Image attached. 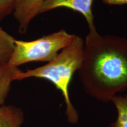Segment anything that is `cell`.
Here are the masks:
<instances>
[{
	"mask_svg": "<svg viewBox=\"0 0 127 127\" xmlns=\"http://www.w3.org/2000/svg\"><path fill=\"white\" fill-rule=\"evenodd\" d=\"M94 0H45L41 5L39 14L59 8H66L82 14L88 23L90 32L88 34L97 33L94 24L93 13V4Z\"/></svg>",
	"mask_w": 127,
	"mask_h": 127,
	"instance_id": "277c9868",
	"label": "cell"
},
{
	"mask_svg": "<svg viewBox=\"0 0 127 127\" xmlns=\"http://www.w3.org/2000/svg\"><path fill=\"white\" fill-rule=\"evenodd\" d=\"M117 111V118L109 127H127V94L117 95L111 100Z\"/></svg>",
	"mask_w": 127,
	"mask_h": 127,
	"instance_id": "ba28073f",
	"label": "cell"
},
{
	"mask_svg": "<svg viewBox=\"0 0 127 127\" xmlns=\"http://www.w3.org/2000/svg\"><path fill=\"white\" fill-rule=\"evenodd\" d=\"M15 40L0 26V62L8 63L13 52Z\"/></svg>",
	"mask_w": 127,
	"mask_h": 127,
	"instance_id": "9c48e42d",
	"label": "cell"
},
{
	"mask_svg": "<svg viewBox=\"0 0 127 127\" xmlns=\"http://www.w3.org/2000/svg\"><path fill=\"white\" fill-rule=\"evenodd\" d=\"M84 48L83 39L75 35L72 42L59 52L54 59L44 65L21 71L17 77V81L38 78L52 82L63 94L66 105V119L72 124L78 123L79 117L69 98V85L73 75L81 64Z\"/></svg>",
	"mask_w": 127,
	"mask_h": 127,
	"instance_id": "7a4b0ae2",
	"label": "cell"
},
{
	"mask_svg": "<svg viewBox=\"0 0 127 127\" xmlns=\"http://www.w3.org/2000/svg\"><path fill=\"white\" fill-rule=\"evenodd\" d=\"M16 0H0V21L12 14Z\"/></svg>",
	"mask_w": 127,
	"mask_h": 127,
	"instance_id": "30bf717a",
	"label": "cell"
},
{
	"mask_svg": "<svg viewBox=\"0 0 127 127\" xmlns=\"http://www.w3.org/2000/svg\"><path fill=\"white\" fill-rule=\"evenodd\" d=\"M78 73L87 94L111 102L127 88V38L88 34Z\"/></svg>",
	"mask_w": 127,
	"mask_h": 127,
	"instance_id": "6da1fadb",
	"label": "cell"
},
{
	"mask_svg": "<svg viewBox=\"0 0 127 127\" xmlns=\"http://www.w3.org/2000/svg\"><path fill=\"white\" fill-rule=\"evenodd\" d=\"M75 35L61 30L32 41L16 39L8 63L12 66L19 67L31 62L49 63L57 56L59 51L72 42Z\"/></svg>",
	"mask_w": 127,
	"mask_h": 127,
	"instance_id": "3957f363",
	"label": "cell"
},
{
	"mask_svg": "<svg viewBox=\"0 0 127 127\" xmlns=\"http://www.w3.org/2000/svg\"><path fill=\"white\" fill-rule=\"evenodd\" d=\"M45 0H16L13 12L18 24L19 32L25 34L31 21L39 14L41 7Z\"/></svg>",
	"mask_w": 127,
	"mask_h": 127,
	"instance_id": "5b68a950",
	"label": "cell"
},
{
	"mask_svg": "<svg viewBox=\"0 0 127 127\" xmlns=\"http://www.w3.org/2000/svg\"><path fill=\"white\" fill-rule=\"evenodd\" d=\"M102 2L108 5H127V0H102Z\"/></svg>",
	"mask_w": 127,
	"mask_h": 127,
	"instance_id": "8fae6325",
	"label": "cell"
},
{
	"mask_svg": "<svg viewBox=\"0 0 127 127\" xmlns=\"http://www.w3.org/2000/svg\"><path fill=\"white\" fill-rule=\"evenodd\" d=\"M21 70L18 67L9 65L8 63L0 62V106L4 105L8 96L12 82Z\"/></svg>",
	"mask_w": 127,
	"mask_h": 127,
	"instance_id": "8992f818",
	"label": "cell"
},
{
	"mask_svg": "<svg viewBox=\"0 0 127 127\" xmlns=\"http://www.w3.org/2000/svg\"><path fill=\"white\" fill-rule=\"evenodd\" d=\"M24 115L20 108L11 105L0 106V127H21Z\"/></svg>",
	"mask_w": 127,
	"mask_h": 127,
	"instance_id": "52a82bcc",
	"label": "cell"
}]
</instances>
